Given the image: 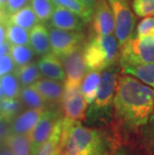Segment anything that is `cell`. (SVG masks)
<instances>
[{
	"mask_svg": "<svg viewBox=\"0 0 154 155\" xmlns=\"http://www.w3.org/2000/svg\"><path fill=\"white\" fill-rule=\"evenodd\" d=\"M82 1L88 6V7H90L91 9L95 10V8L98 6V4L100 3L101 0H82Z\"/></svg>",
	"mask_w": 154,
	"mask_h": 155,
	"instance_id": "38",
	"label": "cell"
},
{
	"mask_svg": "<svg viewBox=\"0 0 154 155\" xmlns=\"http://www.w3.org/2000/svg\"><path fill=\"white\" fill-rule=\"evenodd\" d=\"M2 145L9 148L14 155H32L31 140L27 134L10 133L2 140Z\"/></svg>",
	"mask_w": 154,
	"mask_h": 155,
	"instance_id": "17",
	"label": "cell"
},
{
	"mask_svg": "<svg viewBox=\"0 0 154 155\" xmlns=\"http://www.w3.org/2000/svg\"><path fill=\"white\" fill-rule=\"evenodd\" d=\"M140 147L145 155L154 153V108L147 124L140 132Z\"/></svg>",
	"mask_w": 154,
	"mask_h": 155,
	"instance_id": "27",
	"label": "cell"
},
{
	"mask_svg": "<svg viewBox=\"0 0 154 155\" xmlns=\"http://www.w3.org/2000/svg\"><path fill=\"white\" fill-rule=\"evenodd\" d=\"M88 104L80 90V86L64 85V94L61 101V109L65 118L73 121L85 120Z\"/></svg>",
	"mask_w": 154,
	"mask_h": 155,
	"instance_id": "9",
	"label": "cell"
},
{
	"mask_svg": "<svg viewBox=\"0 0 154 155\" xmlns=\"http://www.w3.org/2000/svg\"><path fill=\"white\" fill-rule=\"evenodd\" d=\"M10 46L11 44L9 43L8 41H5L0 44V57L9 53V51H10Z\"/></svg>",
	"mask_w": 154,
	"mask_h": 155,
	"instance_id": "37",
	"label": "cell"
},
{
	"mask_svg": "<svg viewBox=\"0 0 154 155\" xmlns=\"http://www.w3.org/2000/svg\"><path fill=\"white\" fill-rule=\"evenodd\" d=\"M4 97H5L4 91H3V89H2V86H1V84H0V100H1L2 98H4Z\"/></svg>",
	"mask_w": 154,
	"mask_h": 155,
	"instance_id": "43",
	"label": "cell"
},
{
	"mask_svg": "<svg viewBox=\"0 0 154 155\" xmlns=\"http://www.w3.org/2000/svg\"><path fill=\"white\" fill-rule=\"evenodd\" d=\"M152 35H153V36H154V32H153V33H152Z\"/></svg>",
	"mask_w": 154,
	"mask_h": 155,
	"instance_id": "46",
	"label": "cell"
},
{
	"mask_svg": "<svg viewBox=\"0 0 154 155\" xmlns=\"http://www.w3.org/2000/svg\"><path fill=\"white\" fill-rule=\"evenodd\" d=\"M63 118V117H62ZM62 118L57 122L53 132L42 144L34 155H59V146L62 133Z\"/></svg>",
	"mask_w": 154,
	"mask_h": 155,
	"instance_id": "23",
	"label": "cell"
},
{
	"mask_svg": "<svg viewBox=\"0 0 154 155\" xmlns=\"http://www.w3.org/2000/svg\"><path fill=\"white\" fill-rule=\"evenodd\" d=\"M34 51L30 45H11L9 55L14 62L16 69L30 63L34 57Z\"/></svg>",
	"mask_w": 154,
	"mask_h": 155,
	"instance_id": "26",
	"label": "cell"
},
{
	"mask_svg": "<svg viewBox=\"0 0 154 155\" xmlns=\"http://www.w3.org/2000/svg\"><path fill=\"white\" fill-rule=\"evenodd\" d=\"M30 46L34 53L45 55L51 52L49 31L43 24H37L30 30Z\"/></svg>",
	"mask_w": 154,
	"mask_h": 155,
	"instance_id": "16",
	"label": "cell"
},
{
	"mask_svg": "<svg viewBox=\"0 0 154 155\" xmlns=\"http://www.w3.org/2000/svg\"><path fill=\"white\" fill-rule=\"evenodd\" d=\"M0 155H14L12 153V151L7 148L4 145H2L1 147H0Z\"/></svg>",
	"mask_w": 154,
	"mask_h": 155,
	"instance_id": "41",
	"label": "cell"
},
{
	"mask_svg": "<svg viewBox=\"0 0 154 155\" xmlns=\"http://www.w3.org/2000/svg\"><path fill=\"white\" fill-rule=\"evenodd\" d=\"M93 30L96 35L113 34L115 20L108 0H101L93 14Z\"/></svg>",
	"mask_w": 154,
	"mask_h": 155,
	"instance_id": "11",
	"label": "cell"
},
{
	"mask_svg": "<svg viewBox=\"0 0 154 155\" xmlns=\"http://www.w3.org/2000/svg\"><path fill=\"white\" fill-rule=\"evenodd\" d=\"M121 72L139 79L141 82L154 89V62L121 67Z\"/></svg>",
	"mask_w": 154,
	"mask_h": 155,
	"instance_id": "19",
	"label": "cell"
},
{
	"mask_svg": "<svg viewBox=\"0 0 154 155\" xmlns=\"http://www.w3.org/2000/svg\"><path fill=\"white\" fill-rule=\"evenodd\" d=\"M30 5L40 23L50 20L51 15L56 6L52 0H31Z\"/></svg>",
	"mask_w": 154,
	"mask_h": 155,
	"instance_id": "29",
	"label": "cell"
},
{
	"mask_svg": "<svg viewBox=\"0 0 154 155\" xmlns=\"http://www.w3.org/2000/svg\"><path fill=\"white\" fill-rule=\"evenodd\" d=\"M19 100L23 106L30 109H45L47 103L41 96L40 93L34 88L33 85L22 87L19 93Z\"/></svg>",
	"mask_w": 154,
	"mask_h": 155,
	"instance_id": "21",
	"label": "cell"
},
{
	"mask_svg": "<svg viewBox=\"0 0 154 155\" xmlns=\"http://www.w3.org/2000/svg\"><path fill=\"white\" fill-rule=\"evenodd\" d=\"M101 82V71L98 70H88L85 74L84 78L81 81L80 90L86 100L87 104L89 105L94 101L99 90Z\"/></svg>",
	"mask_w": 154,
	"mask_h": 155,
	"instance_id": "18",
	"label": "cell"
},
{
	"mask_svg": "<svg viewBox=\"0 0 154 155\" xmlns=\"http://www.w3.org/2000/svg\"><path fill=\"white\" fill-rule=\"evenodd\" d=\"M6 41V28L4 24H0V44Z\"/></svg>",
	"mask_w": 154,
	"mask_h": 155,
	"instance_id": "40",
	"label": "cell"
},
{
	"mask_svg": "<svg viewBox=\"0 0 154 155\" xmlns=\"http://www.w3.org/2000/svg\"><path fill=\"white\" fill-rule=\"evenodd\" d=\"M23 104L19 98L4 97L0 100V115L9 121H12L23 110Z\"/></svg>",
	"mask_w": 154,
	"mask_h": 155,
	"instance_id": "28",
	"label": "cell"
},
{
	"mask_svg": "<svg viewBox=\"0 0 154 155\" xmlns=\"http://www.w3.org/2000/svg\"><path fill=\"white\" fill-rule=\"evenodd\" d=\"M16 70V66L9 54L3 55L0 57V76L7 73H11Z\"/></svg>",
	"mask_w": 154,
	"mask_h": 155,
	"instance_id": "33",
	"label": "cell"
},
{
	"mask_svg": "<svg viewBox=\"0 0 154 155\" xmlns=\"http://www.w3.org/2000/svg\"><path fill=\"white\" fill-rule=\"evenodd\" d=\"M64 67L66 79L64 85L67 86H80L81 81L88 72V67L84 59L83 48L79 46L73 51L60 57Z\"/></svg>",
	"mask_w": 154,
	"mask_h": 155,
	"instance_id": "8",
	"label": "cell"
},
{
	"mask_svg": "<svg viewBox=\"0 0 154 155\" xmlns=\"http://www.w3.org/2000/svg\"><path fill=\"white\" fill-rule=\"evenodd\" d=\"M154 32V16L144 17L141 21L138 23L136 27L135 33L138 36L150 35Z\"/></svg>",
	"mask_w": 154,
	"mask_h": 155,
	"instance_id": "32",
	"label": "cell"
},
{
	"mask_svg": "<svg viewBox=\"0 0 154 155\" xmlns=\"http://www.w3.org/2000/svg\"><path fill=\"white\" fill-rule=\"evenodd\" d=\"M55 5L62 6L77 14L85 23H89L93 18L94 10L85 4L82 0H52Z\"/></svg>",
	"mask_w": 154,
	"mask_h": 155,
	"instance_id": "22",
	"label": "cell"
},
{
	"mask_svg": "<svg viewBox=\"0 0 154 155\" xmlns=\"http://www.w3.org/2000/svg\"><path fill=\"white\" fill-rule=\"evenodd\" d=\"M119 62L121 67L154 62V36H138L133 33L120 46Z\"/></svg>",
	"mask_w": 154,
	"mask_h": 155,
	"instance_id": "5",
	"label": "cell"
},
{
	"mask_svg": "<svg viewBox=\"0 0 154 155\" xmlns=\"http://www.w3.org/2000/svg\"><path fill=\"white\" fill-rule=\"evenodd\" d=\"M63 116H62L61 109L58 106H49L43 110L35 127L29 134L31 140L32 155L37 152L42 144L48 139L51 133L53 132L57 122Z\"/></svg>",
	"mask_w": 154,
	"mask_h": 155,
	"instance_id": "7",
	"label": "cell"
},
{
	"mask_svg": "<svg viewBox=\"0 0 154 155\" xmlns=\"http://www.w3.org/2000/svg\"><path fill=\"white\" fill-rule=\"evenodd\" d=\"M83 53L89 70L102 71L115 65L119 58L120 45L115 34H95L85 45Z\"/></svg>",
	"mask_w": 154,
	"mask_h": 155,
	"instance_id": "4",
	"label": "cell"
},
{
	"mask_svg": "<svg viewBox=\"0 0 154 155\" xmlns=\"http://www.w3.org/2000/svg\"><path fill=\"white\" fill-rule=\"evenodd\" d=\"M43 110L44 109L27 108L26 110L19 113L11 121V133L29 135L38 122Z\"/></svg>",
	"mask_w": 154,
	"mask_h": 155,
	"instance_id": "15",
	"label": "cell"
},
{
	"mask_svg": "<svg viewBox=\"0 0 154 155\" xmlns=\"http://www.w3.org/2000/svg\"><path fill=\"white\" fill-rule=\"evenodd\" d=\"M110 155H134V153L129 148H127L126 146H124V145L120 144Z\"/></svg>",
	"mask_w": 154,
	"mask_h": 155,
	"instance_id": "36",
	"label": "cell"
},
{
	"mask_svg": "<svg viewBox=\"0 0 154 155\" xmlns=\"http://www.w3.org/2000/svg\"><path fill=\"white\" fill-rule=\"evenodd\" d=\"M154 108V89L128 74L119 75L114 96L115 130L123 141L125 133H140Z\"/></svg>",
	"mask_w": 154,
	"mask_h": 155,
	"instance_id": "1",
	"label": "cell"
},
{
	"mask_svg": "<svg viewBox=\"0 0 154 155\" xmlns=\"http://www.w3.org/2000/svg\"><path fill=\"white\" fill-rule=\"evenodd\" d=\"M6 6H7V0H0V8L6 10Z\"/></svg>",
	"mask_w": 154,
	"mask_h": 155,
	"instance_id": "42",
	"label": "cell"
},
{
	"mask_svg": "<svg viewBox=\"0 0 154 155\" xmlns=\"http://www.w3.org/2000/svg\"><path fill=\"white\" fill-rule=\"evenodd\" d=\"M132 10L138 17L154 16V0H133Z\"/></svg>",
	"mask_w": 154,
	"mask_h": 155,
	"instance_id": "31",
	"label": "cell"
},
{
	"mask_svg": "<svg viewBox=\"0 0 154 155\" xmlns=\"http://www.w3.org/2000/svg\"><path fill=\"white\" fill-rule=\"evenodd\" d=\"M49 21L51 27L73 31H82L85 24V22L77 14L58 5L55 6Z\"/></svg>",
	"mask_w": 154,
	"mask_h": 155,
	"instance_id": "12",
	"label": "cell"
},
{
	"mask_svg": "<svg viewBox=\"0 0 154 155\" xmlns=\"http://www.w3.org/2000/svg\"><path fill=\"white\" fill-rule=\"evenodd\" d=\"M15 74L20 82L21 87L33 85L41 77L40 70L34 62H30L24 66L17 68L15 70Z\"/></svg>",
	"mask_w": 154,
	"mask_h": 155,
	"instance_id": "25",
	"label": "cell"
},
{
	"mask_svg": "<svg viewBox=\"0 0 154 155\" xmlns=\"http://www.w3.org/2000/svg\"><path fill=\"white\" fill-rule=\"evenodd\" d=\"M8 20V14L6 10L0 8V24H5Z\"/></svg>",
	"mask_w": 154,
	"mask_h": 155,
	"instance_id": "39",
	"label": "cell"
},
{
	"mask_svg": "<svg viewBox=\"0 0 154 155\" xmlns=\"http://www.w3.org/2000/svg\"><path fill=\"white\" fill-rule=\"evenodd\" d=\"M31 0H7V6H6V12L8 15L12 14L16 11L20 10L21 8L28 5Z\"/></svg>",
	"mask_w": 154,
	"mask_h": 155,
	"instance_id": "34",
	"label": "cell"
},
{
	"mask_svg": "<svg viewBox=\"0 0 154 155\" xmlns=\"http://www.w3.org/2000/svg\"><path fill=\"white\" fill-rule=\"evenodd\" d=\"M8 20L13 24L25 28L28 31H30L34 26L40 23L31 5H26L20 10L8 15Z\"/></svg>",
	"mask_w": 154,
	"mask_h": 155,
	"instance_id": "20",
	"label": "cell"
},
{
	"mask_svg": "<svg viewBox=\"0 0 154 155\" xmlns=\"http://www.w3.org/2000/svg\"><path fill=\"white\" fill-rule=\"evenodd\" d=\"M33 86L47 104H50V106H61L64 94V82L49 78H40L33 84Z\"/></svg>",
	"mask_w": 154,
	"mask_h": 155,
	"instance_id": "13",
	"label": "cell"
},
{
	"mask_svg": "<svg viewBox=\"0 0 154 155\" xmlns=\"http://www.w3.org/2000/svg\"><path fill=\"white\" fill-rule=\"evenodd\" d=\"M1 146H2V141L0 140V147H1Z\"/></svg>",
	"mask_w": 154,
	"mask_h": 155,
	"instance_id": "44",
	"label": "cell"
},
{
	"mask_svg": "<svg viewBox=\"0 0 154 155\" xmlns=\"http://www.w3.org/2000/svg\"><path fill=\"white\" fill-rule=\"evenodd\" d=\"M0 84L6 97L18 98L21 90V85L14 73H7L0 76Z\"/></svg>",
	"mask_w": 154,
	"mask_h": 155,
	"instance_id": "30",
	"label": "cell"
},
{
	"mask_svg": "<svg viewBox=\"0 0 154 155\" xmlns=\"http://www.w3.org/2000/svg\"><path fill=\"white\" fill-rule=\"evenodd\" d=\"M146 155H154V153H150V154H146Z\"/></svg>",
	"mask_w": 154,
	"mask_h": 155,
	"instance_id": "45",
	"label": "cell"
},
{
	"mask_svg": "<svg viewBox=\"0 0 154 155\" xmlns=\"http://www.w3.org/2000/svg\"><path fill=\"white\" fill-rule=\"evenodd\" d=\"M11 133V121L0 115V140L5 139Z\"/></svg>",
	"mask_w": 154,
	"mask_h": 155,
	"instance_id": "35",
	"label": "cell"
},
{
	"mask_svg": "<svg viewBox=\"0 0 154 155\" xmlns=\"http://www.w3.org/2000/svg\"><path fill=\"white\" fill-rule=\"evenodd\" d=\"M120 144L122 139L116 131L110 133L62 118L59 155H110Z\"/></svg>",
	"mask_w": 154,
	"mask_h": 155,
	"instance_id": "2",
	"label": "cell"
},
{
	"mask_svg": "<svg viewBox=\"0 0 154 155\" xmlns=\"http://www.w3.org/2000/svg\"><path fill=\"white\" fill-rule=\"evenodd\" d=\"M37 66L41 75L45 78L60 82H64L66 79V74L60 58L52 52L42 55V57L37 61Z\"/></svg>",
	"mask_w": 154,
	"mask_h": 155,
	"instance_id": "14",
	"label": "cell"
},
{
	"mask_svg": "<svg viewBox=\"0 0 154 155\" xmlns=\"http://www.w3.org/2000/svg\"><path fill=\"white\" fill-rule=\"evenodd\" d=\"M119 77V68L113 65L101 71L99 90L88 105L85 121L90 125L105 126L114 119V96Z\"/></svg>",
	"mask_w": 154,
	"mask_h": 155,
	"instance_id": "3",
	"label": "cell"
},
{
	"mask_svg": "<svg viewBox=\"0 0 154 155\" xmlns=\"http://www.w3.org/2000/svg\"><path fill=\"white\" fill-rule=\"evenodd\" d=\"M6 41L11 45H30V34L28 30L15 25L9 20L5 23Z\"/></svg>",
	"mask_w": 154,
	"mask_h": 155,
	"instance_id": "24",
	"label": "cell"
},
{
	"mask_svg": "<svg viewBox=\"0 0 154 155\" xmlns=\"http://www.w3.org/2000/svg\"><path fill=\"white\" fill-rule=\"evenodd\" d=\"M51 52L57 57L73 51L74 49L81 46L84 36L81 31L63 30V29L50 27L49 29Z\"/></svg>",
	"mask_w": 154,
	"mask_h": 155,
	"instance_id": "10",
	"label": "cell"
},
{
	"mask_svg": "<svg viewBox=\"0 0 154 155\" xmlns=\"http://www.w3.org/2000/svg\"><path fill=\"white\" fill-rule=\"evenodd\" d=\"M108 2L115 20L114 33L119 45L122 46L134 33L136 15L131 9L128 0H108Z\"/></svg>",
	"mask_w": 154,
	"mask_h": 155,
	"instance_id": "6",
	"label": "cell"
}]
</instances>
